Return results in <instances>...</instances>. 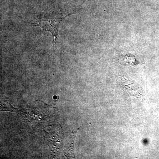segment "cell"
Instances as JSON below:
<instances>
[{"label": "cell", "mask_w": 159, "mask_h": 159, "mask_svg": "<svg viewBox=\"0 0 159 159\" xmlns=\"http://www.w3.org/2000/svg\"><path fill=\"white\" fill-rule=\"evenodd\" d=\"M70 13H63L59 11H45L37 17V20L32 23L46 31L51 32L53 37V48L56 40L59 39L58 29L60 24Z\"/></svg>", "instance_id": "cell-1"}, {"label": "cell", "mask_w": 159, "mask_h": 159, "mask_svg": "<svg viewBox=\"0 0 159 159\" xmlns=\"http://www.w3.org/2000/svg\"><path fill=\"white\" fill-rule=\"evenodd\" d=\"M117 81L121 87L129 96L141 98L143 97L142 89L134 80L126 77L119 76Z\"/></svg>", "instance_id": "cell-2"}, {"label": "cell", "mask_w": 159, "mask_h": 159, "mask_svg": "<svg viewBox=\"0 0 159 159\" xmlns=\"http://www.w3.org/2000/svg\"><path fill=\"white\" fill-rule=\"evenodd\" d=\"M114 62L123 66H136L139 63V61L132 54L122 55L113 60Z\"/></svg>", "instance_id": "cell-3"}]
</instances>
